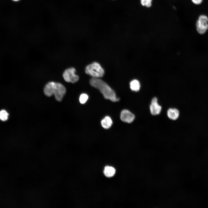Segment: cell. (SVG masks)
Listing matches in <instances>:
<instances>
[{
    "mask_svg": "<svg viewBox=\"0 0 208 208\" xmlns=\"http://www.w3.org/2000/svg\"><path fill=\"white\" fill-rule=\"evenodd\" d=\"M115 168L111 166H106L104 170V174L107 177L113 176L115 173Z\"/></svg>",
    "mask_w": 208,
    "mask_h": 208,
    "instance_id": "11",
    "label": "cell"
},
{
    "mask_svg": "<svg viewBox=\"0 0 208 208\" xmlns=\"http://www.w3.org/2000/svg\"><path fill=\"white\" fill-rule=\"evenodd\" d=\"M85 72L92 77L98 78L103 77L104 73V70L100 65L96 62L87 65L86 68Z\"/></svg>",
    "mask_w": 208,
    "mask_h": 208,
    "instance_id": "3",
    "label": "cell"
},
{
    "mask_svg": "<svg viewBox=\"0 0 208 208\" xmlns=\"http://www.w3.org/2000/svg\"><path fill=\"white\" fill-rule=\"evenodd\" d=\"M150 110L151 114L153 115L159 114L161 110V107L157 103V99L156 97L152 99L150 105Z\"/></svg>",
    "mask_w": 208,
    "mask_h": 208,
    "instance_id": "7",
    "label": "cell"
},
{
    "mask_svg": "<svg viewBox=\"0 0 208 208\" xmlns=\"http://www.w3.org/2000/svg\"><path fill=\"white\" fill-rule=\"evenodd\" d=\"M88 95L86 94H83L80 96L79 100L80 103L81 104L85 103L88 99Z\"/></svg>",
    "mask_w": 208,
    "mask_h": 208,
    "instance_id": "14",
    "label": "cell"
},
{
    "mask_svg": "<svg viewBox=\"0 0 208 208\" xmlns=\"http://www.w3.org/2000/svg\"><path fill=\"white\" fill-rule=\"evenodd\" d=\"M192 2L196 5H199L202 3L203 0H191Z\"/></svg>",
    "mask_w": 208,
    "mask_h": 208,
    "instance_id": "15",
    "label": "cell"
},
{
    "mask_svg": "<svg viewBox=\"0 0 208 208\" xmlns=\"http://www.w3.org/2000/svg\"><path fill=\"white\" fill-rule=\"evenodd\" d=\"M75 69L73 67L66 69L63 74V76L65 81L72 83H74L77 81L79 79V77L75 74Z\"/></svg>",
    "mask_w": 208,
    "mask_h": 208,
    "instance_id": "5",
    "label": "cell"
},
{
    "mask_svg": "<svg viewBox=\"0 0 208 208\" xmlns=\"http://www.w3.org/2000/svg\"><path fill=\"white\" fill-rule=\"evenodd\" d=\"M13 0V1H18V0Z\"/></svg>",
    "mask_w": 208,
    "mask_h": 208,
    "instance_id": "16",
    "label": "cell"
},
{
    "mask_svg": "<svg viewBox=\"0 0 208 208\" xmlns=\"http://www.w3.org/2000/svg\"><path fill=\"white\" fill-rule=\"evenodd\" d=\"M197 32L200 34H205L208 29V18L204 15H201L196 23Z\"/></svg>",
    "mask_w": 208,
    "mask_h": 208,
    "instance_id": "4",
    "label": "cell"
},
{
    "mask_svg": "<svg viewBox=\"0 0 208 208\" xmlns=\"http://www.w3.org/2000/svg\"><path fill=\"white\" fill-rule=\"evenodd\" d=\"M112 122L110 118L108 116L105 117L101 121L102 127L105 129H108L111 127Z\"/></svg>",
    "mask_w": 208,
    "mask_h": 208,
    "instance_id": "9",
    "label": "cell"
},
{
    "mask_svg": "<svg viewBox=\"0 0 208 208\" xmlns=\"http://www.w3.org/2000/svg\"><path fill=\"white\" fill-rule=\"evenodd\" d=\"M167 115L170 119L173 120H176L179 116V112L176 109L170 108L168 110Z\"/></svg>",
    "mask_w": 208,
    "mask_h": 208,
    "instance_id": "8",
    "label": "cell"
},
{
    "mask_svg": "<svg viewBox=\"0 0 208 208\" xmlns=\"http://www.w3.org/2000/svg\"><path fill=\"white\" fill-rule=\"evenodd\" d=\"M141 5L143 6L150 8L152 5L153 0H140Z\"/></svg>",
    "mask_w": 208,
    "mask_h": 208,
    "instance_id": "13",
    "label": "cell"
},
{
    "mask_svg": "<svg viewBox=\"0 0 208 208\" xmlns=\"http://www.w3.org/2000/svg\"><path fill=\"white\" fill-rule=\"evenodd\" d=\"M9 114L5 110L3 109L0 111V119L3 121H5L8 118Z\"/></svg>",
    "mask_w": 208,
    "mask_h": 208,
    "instance_id": "12",
    "label": "cell"
},
{
    "mask_svg": "<svg viewBox=\"0 0 208 208\" xmlns=\"http://www.w3.org/2000/svg\"><path fill=\"white\" fill-rule=\"evenodd\" d=\"M130 88L131 90L135 92L139 91L140 88L139 81L137 79H134L131 81L130 83Z\"/></svg>",
    "mask_w": 208,
    "mask_h": 208,
    "instance_id": "10",
    "label": "cell"
},
{
    "mask_svg": "<svg viewBox=\"0 0 208 208\" xmlns=\"http://www.w3.org/2000/svg\"><path fill=\"white\" fill-rule=\"evenodd\" d=\"M44 91L46 96L50 97L54 95L56 99L60 102L66 93V90L65 87L61 83L50 81L46 85Z\"/></svg>",
    "mask_w": 208,
    "mask_h": 208,
    "instance_id": "2",
    "label": "cell"
},
{
    "mask_svg": "<svg viewBox=\"0 0 208 208\" xmlns=\"http://www.w3.org/2000/svg\"><path fill=\"white\" fill-rule=\"evenodd\" d=\"M120 117L122 121L128 123L132 122L135 118L134 115L127 109H124L122 111Z\"/></svg>",
    "mask_w": 208,
    "mask_h": 208,
    "instance_id": "6",
    "label": "cell"
},
{
    "mask_svg": "<svg viewBox=\"0 0 208 208\" xmlns=\"http://www.w3.org/2000/svg\"><path fill=\"white\" fill-rule=\"evenodd\" d=\"M90 84L98 89L106 99L115 102L119 99L117 98L114 91L104 81L98 78L92 77L90 81Z\"/></svg>",
    "mask_w": 208,
    "mask_h": 208,
    "instance_id": "1",
    "label": "cell"
}]
</instances>
